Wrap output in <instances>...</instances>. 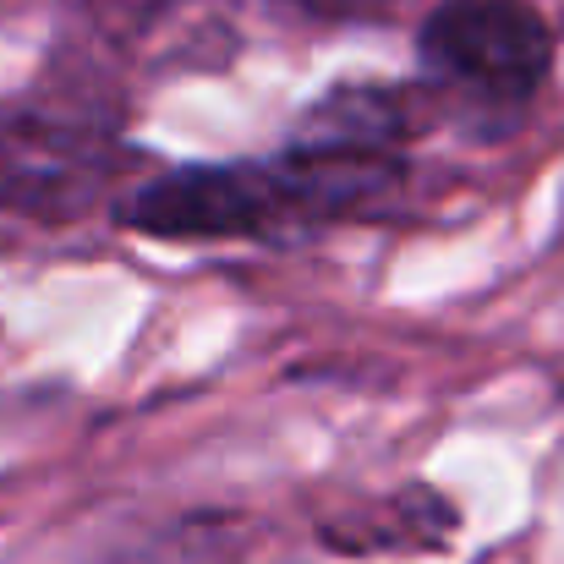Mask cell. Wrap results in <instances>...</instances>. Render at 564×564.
I'll return each mask as SVG.
<instances>
[{
    "label": "cell",
    "mask_w": 564,
    "mask_h": 564,
    "mask_svg": "<svg viewBox=\"0 0 564 564\" xmlns=\"http://www.w3.org/2000/svg\"><path fill=\"white\" fill-rule=\"evenodd\" d=\"M99 149L66 127H11L0 132V197L11 203H61L94 182Z\"/></svg>",
    "instance_id": "3957f363"
},
{
    "label": "cell",
    "mask_w": 564,
    "mask_h": 564,
    "mask_svg": "<svg viewBox=\"0 0 564 564\" xmlns=\"http://www.w3.org/2000/svg\"><path fill=\"white\" fill-rule=\"evenodd\" d=\"M422 72L471 110L516 116L554 66V33L527 0H444L416 39Z\"/></svg>",
    "instance_id": "7a4b0ae2"
},
{
    "label": "cell",
    "mask_w": 564,
    "mask_h": 564,
    "mask_svg": "<svg viewBox=\"0 0 564 564\" xmlns=\"http://www.w3.org/2000/svg\"><path fill=\"white\" fill-rule=\"evenodd\" d=\"M400 154L362 149H307L291 143L285 160H241L176 171L138 187L121 208V225L143 236L203 241V236H258L291 219H324L394 187Z\"/></svg>",
    "instance_id": "6da1fadb"
}]
</instances>
